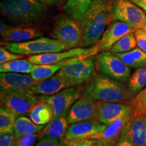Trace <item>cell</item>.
Returning a JSON list of instances; mask_svg holds the SVG:
<instances>
[{
  "label": "cell",
  "mask_w": 146,
  "mask_h": 146,
  "mask_svg": "<svg viewBox=\"0 0 146 146\" xmlns=\"http://www.w3.org/2000/svg\"><path fill=\"white\" fill-rule=\"evenodd\" d=\"M94 68L95 58L91 56L66 65L56 74L63 78L70 87H75L88 81L94 73Z\"/></svg>",
  "instance_id": "8"
},
{
  "label": "cell",
  "mask_w": 146,
  "mask_h": 146,
  "mask_svg": "<svg viewBox=\"0 0 146 146\" xmlns=\"http://www.w3.org/2000/svg\"><path fill=\"white\" fill-rule=\"evenodd\" d=\"M16 141L14 133H5L0 136V146H14Z\"/></svg>",
  "instance_id": "36"
},
{
  "label": "cell",
  "mask_w": 146,
  "mask_h": 146,
  "mask_svg": "<svg viewBox=\"0 0 146 146\" xmlns=\"http://www.w3.org/2000/svg\"><path fill=\"white\" fill-rule=\"evenodd\" d=\"M60 146H105L102 142L96 139H66L64 138L60 141Z\"/></svg>",
  "instance_id": "32"
},
{
  "label": "cell",
  "mask_w": 146,
  "mask_h": 146,
  "mask_svg": "<svg viewBox=\"0 0 146 146\" xmlns=\"http://www.w3.org/2000/svg\"><path fill=\"white\" fill-rule=\"evenodd\" d=\"M68 125L66 116H61L52 120L40 132V139L45 137L62 141L64 138Z\"/></svg>",
  "instance_id": "22"
},
{
  "label": "cell",
  "mask_w": 146,
  "mask_h": 146,
  "mask_svg": "<svg viewBox=\"0 0 146 146\" xmlns=\"http://www.w3.org/2000/svg\"><path fill=\"white\" fill-rule=\"evenodd\" d=\"M135 30L129 24L116 21L106 30L100 41L96 44L98 52L110 50L118 40L128 34L134 33Z\"/></svg>",
  "instance_id": "15"
},
{
  "label": "cell",
  "mask_w": 146,
  "mask_h": 146,
  "mask_svg": "<svg viewBox=\"0 0 146 146\" xmlns=\"http://www.w3.org/2000/svg\"><path fill=\"white\" fill-rule=\"evenodd\" d=\"M97 117L98 110L96 101L83 94L72 105L66 115L69 125L78 122L95 120L97 119Z\"/></svg>",
  "instance_id": "12"
},
{
  "label": "cell",
  "mask_w": 146,
  "mask_h": 146,
  "mask_svg": "<svg viewBox=\"0 0 146 146\" xmlns=\"http://www.w3.org/2000/svg\"><path fill=\"white\" fill-rule=\"evenodd\" d=\"M37 1L43 3H47V4L56 5L62 3L64 0H37Z\"/></svg>",
  "instance_id": "40"
},
{
  "label": "cell",
  "mask_w": 146,
  "mask_h": 146,
  "mask_svg": "<svg viewBox=\"0 0 146 146\" xmlns=\"http://www.w3.org/2000/svg\"><path fill=\"white\" fill-rule=\"evenodd\" d=\"M132 114H127L106 125L102 132L91 139H96L105 146H116L121 138L123 131Z\"/></svg>",
  "instance_id": "17"
},
{
  "label": "cell",
  "mask_w": 146,
  "mask_h": 146,
  "mask_svg": "<svg viewBox=\"0 0 146 146\" xmlns=\"http://www.w3.org/2000/svg\"><path fill=\"white\" fill-rule=\"evenodd\" d=\"M35 146H60V141L48 137H41Z\"/></svg>",
  "instance_id": "37"
},
{
  "label": "cell",
  "mask_w": 146,
  "mask_h": 146,
  "mask_svg": "<svg viewBox=\"0 0 146 146\" xmlns=\"http://www.w3.org/2000/svg\"><path fill=\"white\" fill-rule=\"evenodd\" d=\"M7 50L20 55H39L45 53L62 52L70 50V47L54 38L39 37L23 42L1 43Z\"/></svg>",
  "instance_id": "4"
},
{
  "label": "cell",
  "mask_w": 146,
  "mask_h": 146,
  "mask_svg": "<svg viewBox=\"0 0 146 146\" xmlns=\"http://www.w3.org/2000/svg\"><path fill=\"white\" fill-rule=\"evenodd\" d=\"M52 36L62 41L70 49L75 48L81 45L83 29L79 22L70 16L62 17L55 23Z\"/></svg>",
  "instance_id": "9"
},
{
  "label": "cell",
  "mask_w": 146,
  "mask_h": 146,
  "mask_svg": "<svg viewBox=\"0 0 146 146\" xmlns=\"http://www.w3.org/2000/svg\"><path fill=\"white\" fill-rule=\"evenodd\" d=\"M29 116L34 123L38 125H45L52 120L54 112L49 104L38 101L31 110Z\"/></svg>",
  "instance_id": "23"
},
{
  "label": "cell",
  "mask_w": 146,
  "mask_h": 146,
  "mask_svg": "<svg viewBox=\"0 0 146 146\" xmlns=\"http://www.w3.org/2000/svg\"><path fill=\"white\" fill-rule=\"evenodd\" d=\"M146 87V65L137 68L131 76L129 83V90L131 94H135Z\"/></svg>",
  "instance_id": "28"
},
{
  "label": "cell",
  "mask_w": 146,
  "mask_h": 146,
  "mask_svg": "<svg viewBox=\"0 0 146 146\" xmlns=\"http://www.w3.org/2000/svg\"><path fill=\"white\" fill-rule=\"evenodd\" d=\"M110 16L108 0H92L88 10L80 22L83 29L81 46L92 47L100 41Z\"/></svg>",
  "instance_id": "1"
},
{
  "label": "cell",
  "mask_w": 146,
  "mask_h": 146,
  "mask_svg": "<svg viewBox=\"0 0 146 146\" xmlns=\"http://www.w3.org/2000/svg\"><path fill=\"white\" fill-rule=\"evenodd\" d=\"M116 146H137L135 143H132V142L128 140L127 139L121 137L120 140L116 144Z\"/></svg>",
  "instance_id": "38"
},
{
  "label": "cell",
  "mask_w": 146,
  "mask_h": 146,
  "mask_svg": "<svg viewBox=\"0 0 146 146\" xmlns=\"http://www.w3.org/2000/svg\"><path fill=\"white\" fill-rule=\"evenodd\" d=\"M132 116L146 114V87L138 93L133 100Z\"/></svg>",
  "instance_id": "31"
},
{
  "label": "cell",
  "mask_w": 146,
  "mask_h": 146,
  "mask_svg": "<svg viewBox=\"0 0 146 146\" xmlns=\"http://www.w3.org/2000/svg\"><path fill=\"white\" fill-rule=\"evenodd\" d=\"M1 14L14 23L21 25H33L45 17L47 9L37 0H2Z\"/></svg>",
  "instance_id": "2"
},
{
  "label": "cell",
  "mask_w": 146,
  "mask_h": 146,
  "mask_svg": "<svg viewBox=\"0 0 146 146\" xmlns=\"http://www.w3.org/2000/svg\"><path fill=\"white\" fill-rule=\"evenodd\" d=\"M68 87H70V85L63 78L54 74L44 81L38 82L29 89L34 94L51 96Z\"/></svg>",
  "instance_id": "21"
},
{
  "label": "cell",
  "mask_w": 146,
  "mask_h": 146,
  "mask_svg": "<svg viewBox=\"0 0 146 146\" xmlns=\"http://www.w3.org/2000/svg\"><path fill=\"white\" fill-rule=\"evenodd\" d=\"M92 0H67L64 10L71 18L80 22L88 10Z\"/></svg>",
  "instance_id": "26"
},
{
  "label": "cell",
  "mask_w": 146,
  "mask_h": 146,
  "mask_svg": "<svg viewBox=\"0 0 146 146\" xmlns=\"http://www.w3.org/2000/svg\"><path fill=\"white\" fill-rule=\"evenodd\" d=\"M137 45L141 50L146 52V30L145 29H137L134 32Z\"/></svg>",
  "instance_id": "35"
},
{
  "label": "cell",
  "mask_w": 146,
  "mask_h": 146,
  "mask_svg": "<svg viewBox=\"0 0 146 146\" xmlns=\"http://www.w3.org/2000/svg\"><path fill=\"white\" fill-rule=\"evenodd\" d=\"M89 56H91L85 55V56H76V57L68 58V59H66L54 64H35L33 70L31 73V75L33 78V79L36 81L40 82L44 81L56 74L60 69L65 66L66 65L76 60L85 59Z\"/></svg>",
  "instance_id": "20"
},
{
  "label": "cell",
  "mask_w": 146,
  "mask_h": 146,
  "mask_svg": "<svg viewBox=\"0 0 146 146\" xmlns=\"http://www.w3.org/2000/svg\"><path fill=\"white\" fill-rule=\"evenodd\" d=\"M1 108L10 111L16 117L29 114L38 102L37 97L29 89H13L1 92Z\"/></svg>",
  "instance_id": "5"
},
{
  "label": "cell",
  "mask_w": 146,
  "mask_h": 146,
  "mask_svg": "<svg viewBox=\"0 0 146 146\" xmlns=\"http://www.w3.org/2000/svg\"><path fill=\"white\" fill-rule=\"evenodd\" d=\"M5 42H23L41 37L43 33L41 29L33 25L10 27L0 33Z\"/></svg>",
  "instance_id": "18"
},
{
  "label": "cell",
  "mask_w": 146,
  "mask_h": 146,
  "mask_svg": "<svg viewBox=\"0 0 146 146\" xmlns=\"http://www.w3.org/2000/svg\"><path fill=\"white\" fill-rule=\"evenodd\" d=\"M137 41L135 36L133 33H129L124 36L121 39L118 40L110 49L112 54H119L125 53L135 49L136 47Z\"/></svg>",
  "instance_id": "29"
},
{
  "label": "cell",
  "mask_w": 146,
  "mask_h": 146,
  "mask_svg": "<svg viewBox=\"0 0 146 146\" xmlns=\"http://www.w3.org/2000/svg\"><path fill=\"white\" fill-rule=\"evenodd\" d=\"M121 137L127 139L137 146H146V114L131 116Z\"/></svg>",
  "instance_id": "16"
},
{
  "label": "cell",
  "mask_w": 146,
  "mask_h": 146,
  "mask_svg": "<svg viewBox=\"0 0 146 146\" xmlns=\"http://www.w3.org/2000/svg\"><path fill=\"white\" fill-rule=\"evenodd\" d=\"M115 55L130 68H139L146 65V52L139 47L133 49L129 52Z\"/></svg>",
  "instance_id": "25"
},
{
  "label": "cell",
  "mask_w": 146,
  "mask_h": 146,
  "mask_svg": "<svg viewBox=\"0 0 146 146\" xmlns=\"http://www.w3.org/2000/svg\"><path fill=\"white\" fill-rule=\"evenodd\" d=\"M17 117L10 111L0 108V135L14 133V126Z\"/></svg>",
  "instance_id": "30"
},
{
  "label": "cell",
  "mask_w": 146,
  "mask_h": 146,
  "mask_svg": "<svg viewBox=\"0 0 146 146\" xmlns=\"http://www.w3.org/2000/svg\"><path fill=\"white\" fill-rule=\"evenodd\" d=\"M45 125H38L34 123L31 118L22 116L16 118L14 126V134L17 140L27 135L39 133L44 129Z\"/></svg>",
  "instance_id": "24"
},
{
  "label": "cell",
  "mask_w": 146,
  "mask_h": 146,
  "mask_svg": "<svg viewBox=\"0 0 146 146\" xmlns=\"http://www.w3.org/2000/svg\"><path fill=\"white\" fill-rule=\"evenodd\" d=\"M37 139H40V133L27 135L16 140L14 146H33Z\"/></svg>",
  "instance_id": "34"
},
{
  "label": "cell",
  "mask_w": 146,
  "mask_h": 146,
  "mask_svg": "<svg viewBox=\"0 0 146 146\" xmlns=\"http://www.w3.org/2000/svg\"><path fill=\"white\" fill-rule=\"evenodd\" d=\"M34 66V64L29 62L28 60H22L21 58L1 64L0 72L29 74L32 72Z\"/></svg>",
  "instance_id": "27"
},
{
  "label": "cell",
  "mask_w": 146,
  "mask_h": 146,
  "mask_svg": "<svg viewBox=\"0 0 146 146\" xmlns=\"http://www.w3.org/2000/svg\"><path fill=\"white\" fill-rule=\"evenodd\" d=\"M97 102L98 119L100 123L109 125L114 120L127 114H133V105L128 104H119L118 102Z\"/></svg>",
  "instance_id": "13"
},
{
  "label": "cell",
  "mask_w": 146,
  "mask_h": 146,
  "mask_svg": "<svg viewBox=\"0 0 146 146\" xmlns=\"http://www.w3.org/2000/svg\"><path fill=\"white\" fill-rule=\"evenodd\" d=\"M23 56L15 54L7 50L5 47H1L0 48V64H3L8 62L12 61L16 59H21Z\"/></svg>",
  "instance_id": "33"
},
{
  "label": "cell",
  "mask_w": 146,
  "mask_h": 146,
  "mask_svg": "<svg viewBox=\"0 0 146 146\" xmlns=\"http://www.w3.org/2000/svg\"><path fill=\"white\" fill-rule=\"evenodd\" d=\"M97 61L99 70L103 74L119 81H126L130 78V67L112 52L102 51Z\"/></svg>",
  "instance_id": "10"
},
{
  "label": "cell",
  "mask_w": 146,
  "mask_h": 146,
  "mask_svg": "<svg viewBox=\"0 0 146 146\" xmlns=\"http://www.w3.org/2000/svg\"><path fill=\"white\" fill-rule=\"evenodd\" d=\"M82 95L81 89L70 87L51 96H38L37 99L39 102H46L51 106L54 112L52 118L54 120L61 116H66L69 110Z\"/></svg>",
  "instance_id": "7"
},
{
  "label": "cell",
  "mask_w": 146,
  "mask_h": 146,
  "mask_svg": "<svg viewBox=\"0 0 146 146\" xmlns=\"http://www.w3.org/2000/svg\"><path fill=\"white\" fill-rule=\"evenodd\" d=\"M106 125L97 119L71 124L67 129L64 138L66 139L92 138L104 130Z\"/></svg>",
  "instance_id": "14"
},
{
  "label": "cell",
  "mask_w": 146,
  "mask_h": 146,
  "mask_svg": "<svg viewBox=\"0 0 146 146\" xmlns=\"http://www.w3.org/2000/svg\"><path fill=\"white\" fill-rule=\"evenodd\" d=\"M83 94L94 101L108 102H127L132 95L116 80L103 75L94 76Z\"/></svg>",
  "instance_id": "3"
},
{
  "label": "cell",
  "mask_w": 146,
  "mask_h": 146,
  "mask_svg": "<svg viewBox=\"0 0 146 146\" xmlns=\"http://www.w3.org/2000/svg\"><path fill=\"white\" fill-rule=\"evenodd\" d=\"M39 81L33 79L31 75L16 72H1V92L13 89H29Z\"/></svg>",
  "instance_id": "19"
},
{
  "label": "cell",
  "mask_w": 146,
  "mask_h": 146,
  "mask_svg": "<svg viewBox=\"0 0 146 146\" xmlns=\"http://www.w3.org/2000/svg\"><path fill=\"white\" fill-rule=\"evenodd\" d=\"M110 16L114 21H122L135 29H146V14L131 0H113L110 5Z\"/></svg>",
  "instance_id": "6"
},
{
  "label": "cell",
  "mask_w": 146,
  "mask_h": 146,
  "mask_svg": "<svg viewBox=\"0 0 146 146\" xmlns=\"http://www.w3.org/2000/svg\"><path fill=\"white\" fill-rule=\"evenodd\" d=\"M98 52L97 45L90 47L89 48L85 47H75L70 50L62 51L57 52L45 53L39 55H34L28 59L29 62L34 64H50L62 61L68 58L76 57V56L91 55L94 56Z\"/></svg>",
  "instance_id": "11"
},
{
  "label": "cell",
  "mask_w": 146,
  "mask_h": 146,
  "mask_svg": "<svg viewBox=\"0 0 146 146\" xmlns=\"http://www.w3.org/2000/svg\"><path fill=\"white\" fill-rule=\"evenodd\" d=\"M131 1L141 8L146 14V0H131Z\"/></svg>",
  "instance_id": "39"
}]
</instances>
